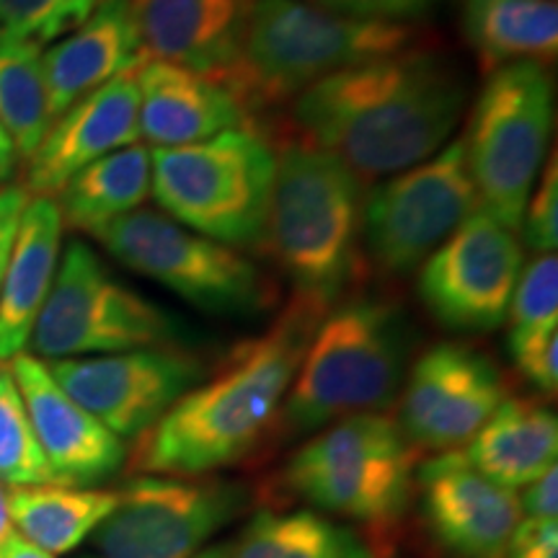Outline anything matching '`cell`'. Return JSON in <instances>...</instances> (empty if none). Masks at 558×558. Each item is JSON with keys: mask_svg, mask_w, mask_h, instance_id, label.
<instances>
[{"mask_svg": "<svg viewBox=\"0 0 558 558\" xmlns=\"http://www.w3.org/2000/svg\"><path fill=\"white\" fill-rule=\"evenodd\" d=\"M469 104L456 62L396 52L318 81L292 101L305 143L331 153L360 181L388 179L445 148Z\"/></svg>", "mask_w": 558, "mask_h": 558, "instance_id": "obj_1", "label": "cell"}, {"mask_svg": "<svg viewBox=\"0 0 558 558\" xmlns=\"http://www.w3.org/2000/svg\"><path fill=\"white\" fill-rule=\"evenodd\" d=\"M326 311L292 300L262 337L228 360L143 432L128 452L137 476L199 478L248 456L275 427L288 390Z\"/></svg>", "mask_w": 558, "mask_h": 558, "instance_id": "obj_2", "label": "cell"}, {"mask_svg": "<svg viewBox=\"0 0 558 558\" xmlns=\"http://www.w3.org/2000/svg\"><path fill=\"white\" fill-rule=\"evenodd\" d=\"M416 39L411 24L341 16L305 0H254L239 58L218 81L251 120L333 73L411 50Z\"/></svg>", "mask_w": 558, "mask_h": 558, "instance_id": "obj_3", "label": "cell"}, {"mask_svg": "<svg viewBox=\"0 0 558 558\" xmlns=\"http://www.w3.org/2000/svg\"><path fill=\"white\" fill-rule=\"evenodd\" d=\"M362 181L316 145L277 153L262 246L295 288V300L331 311L360 264Z\"/></svg>", "mask_w": 558, "mask_h": 558, "instance_id": "obj_4", "label": "cell"}, {"mask_svg": "<svg viewBox=\"0 0 558 558\" xmlns=\"http://www.w3.org/2000/svg\"><path fill=\"white\" fill-rule=\"evenodd\" d=\"M411 329L401 305L357 298L320 318L282 403L290 432L380 414L407 380Z\"/></svg>", "mask_w": 558, "mask_h": 558, "instance_id": "obj_5", "label": "cell"}, {"mask_svg": "<svg viewBox=\"0 0 558 558\" xmlns=\"http://www.w3.org/2000/svg\"><path fill=\"white\" fill-rule=\"evenodd\" d=\"M150 194L179 226L222 243H262L277 153L256 128H239L181 145L150 150Z\"/></svg>", "mask_w": 558, "mask_h": 558, "instance_id": "obj_6", "label": "cell"}, {"mask_svg": "<svg viewBox=\"0 0 558 558\" xmlns=\"http://www.w3.org/2000/svg\"><path fill=\"white\" fill-rule=\"evenodd\" d=\"M416 448L390 414H354L318 429L290 458L284 484L333 520L388 525L414 492Z\"/></svg>", "mask_w": 558, "mask_h": 558, "instance_id": "obj_7", "label": "cell"}, {"mask_svg": "<svg viewBox=\"0 0 558 558\" xmlns=\"http://www.w3.org/2000/svg\"><path fill=\"white\" fill-rule=\"evenodd\" d=\"M554 130V81L543 62L492 70L471 111L465 156L478 205L518 233Z\"/></svg>", "mask_w": 558, "mask_h": 558, "instance_id": "obj_8", "label": "cell"}, {"mask_svg": "<svg viewBox=\"0 0 558 558\" xmlns=\"http://www.w3.org/2000/svg\"><path fill=\"white\" fill-rule=\"evenodd\" d=\"M181 320L104 267L83 241L68 243L29 344L34 357L78 360L173 347Z\"/></svg>", "mask_w": 558, "mask_h": 558, "instance_id": "obj_9", "label": "cell"}, {"mask_svg": "<svg viewBox=\"0 0 558 558\" xmlns=\"http://www.w3.org/2000/svg\"><path fill=\"white\" fill-rule=\"evenodd\" d=\"M94 239L128 269L213 316H254L275 303V284L248 256L163 213L135 209L96 230Z\"/></svg>", "mask_w": 558, "mask_h": 558, "instance_id": "obj_10", "label": "cell"}, {"mask_svg": "<svg viewBox=\"0 0 558 558\" xmlns=\"http://www.w3.org/2000/svg\"><path fill=\"white\" fill-rule=\"evenodd\" d=\"M481 207L463 137L388 177L362 205V241L380 275H409Z\"/></svg>", "mask_w": 558, "mask_h": 558, "instance_id": "obj_11", "label": "cell"}, {"mask_svg": "<svg viewBox=\"0 0 558 558\" xmlns=\"http://www.w3.org/2000/svg\"><path fill=\"white\" fill-rule=\"evenodd\" d=\"M90 538L99 558H194L246 507V488L218 478L135 476Z\"/></svg>", "mask_w": 558, "mask_h": 558, "instance_id": "obj_12", "label": "cell"}, {"mask_svg": "<svg viewBox=\"0 0 558 558\" xmlns=\"http://www.w3.org/2000/svg\"><path fill=\"white\" fill-rule=\"evenodd\" d=\"M45 365L70 399L122 442L158 424L209 373L205 360L177 344Z\"/></svg>", "mask_w": 558, "mask_h": 558, "instance_id": "obj_13", "label": "cell"}, {"mask_svg": "<svg viewBox=\"0 0 558 558\" xmlns=\"http://www.w3.org/2000/svg\"><path fill=\"white\" fill-rule=\"evenodd\" d=\"M522 267L520 235L476 207L424 262L418 295L448 329L492 331L507 320Z\"/></svg>", "mask_w": 558, "mask_h": 558, "instance_id": "obj_14", "label": "cell"}, {"mask_svg": "<svg viewBox=\"0 0 558 558\" xmlns=\"http://www.w3.org/2000/svg\"><path fill=\"white\" fill-rule=\"evenodd\" d=\"M505 399L494 362L476 349L448 341L427 349L409 369L396 422L416 450L456 452Z\"/></svg>", "mask_w": 558, "mask_h": 558, "instance_id": "obj_15", "label": "cell"}, {"mask_svg": "<svg viewBox=\"0 0 558 558\" xmlns=\"http://www.w3.org/2000/svg\"><path fill=\"white\" fill-rule=\"evenodd\" d=\"M435 541L456 558H505L522 520L518 492L471 469L460 450L439 452L414 473Z\"/></svg>", "mask_w": 558, "mask_h": 558, "instance_id": "obj_16", "label": "cell"}, {"mask_svg": "<svg viewBox=\"0 0 558 558\" xmlns=\"http://www.w3.org/2000/svg\"><path fill=\"white\" fill-rule=\"evenodd\" d=\"M34 435L54 484L90 488L114 476L128 460V448L58 386L45 360L19 354L9 362Z\"/></svg>", "mask_w": 558, "mask_h": 558, "instance_id": "obj_17", "label": "cell"}, {"mask_svg": "<svg viewBox=\"0 0 558 558\" xmlns=\"http://www.w3.org/2000/svg\"><path fill=\"white\" fill-rule=\"evenodd\" d=\"M137 104V70H132L62 111L39 148L26 158L24 190L29 197L54 199L94 160L135 145L140 137Z\"/></svg>", "mask_w": 558, "mask_h": 558, "instance_id": "obj_18", "label": "cell"}, {"mask_svg": "<svg viewBox=\"0 0 558 558\" xmlns=\"http://www.w3.org/2000/svg\"><path fill=\"white\" fill-rule=\"evenodd\" d=\"M254 0H130L148 60L218 75L239 58Z\"/></svg>", "mask_w": 558, "mask_h": 558, "instance_id": "obj_19", "label": "cell"}, {"mask_svg": "<svg viewBox=\"0 0 558 558\" xmlns=\"http://www.w3.org/2000/svg\"><path fill=\"white\" fill-rule=\"evenodd\" d=\"M137 124L153 148H181L220 132L256 128L246 109L213 75L148 60L137 70Z\"/></svg>", "mask_w": 558, "mask_h": 558, "instance_id": "obj_20", "label": "cell"}, {"mask_svg": "<svg viewBox=\"0 0 558 558\" xmlns=\"http://www.w3.org/2000/svg\"><path fill=\"white\" fill-rule=\"evenodd\" d=\"M145 62L148 54L140 41L130 0H101L78 29L47 47L45 81L52 122L90 90L140 70Z\"/></svg>", "mask_w": 558, "mask_h": 558, "instance_id": "obj_21", "label": "cell"}, {"mask_svg": "<svg viewBox=\"0 0 558 558\" xmlns=\"http://www.w3.org/2000/svg\"><path fill=\"white\" fill-rule=\"evenodd\" d=\"M62 218L52 197H29L0 282V362L29 347L60 264Z\"/></svg>", "mask_w": 558, "mask_h": 558, "instance_id": "obj_22", "label": "cell"}, {"mask_svg": "<svg viewBox=\"0 0 558 558\" xmlns=\"http://www.w3.org/2000/svg\"><path fill=\"white\" fill-rule=\"evenodd\" d=\"M460 456L484 478L520 492L556 469L558 418L546 403L505 399Z\"/></svg>", "mask_w": 558, "mask_h": 558, "instance_id": "obj_23", "label": "cell"}, {"mask_svg": "<svg viewBox=\"0 0 558 558\" xmlns=\"http://www.w3.org/2000/svg\"><path fill=\"white\" fill-rule=\"evenodd\" d=\"M194 558H380L354 527L313 509L259 512Z\"/></svg>", "mask_w": 558, "mask_h": 558, "instance_id": "obj_24", "label": "cell"}, {"mask_svg": "<svg viewBox=\"0 0 558 558\" xmlns=\"http://www.w3.org/2000/svg\"><path fill=\"white\" fill-rule=\"evenodd\" d=\"M150 150L140 143L94 160L54 197L62 226L94 235L143 207L150 197Z\"/></svg>", "mask_w": 558, "mask_h": 558, "instance_id": "obj_25", "label": "cell"}, {"mask_svg": "<svg viewBox=\"0 0 558 558\" xmlns=\"http://www.w3.org/2000/svg\"><path fill=\"white\" fill-rule=\"evenodd\" d=\"M463 32L481 68L554 58L558 47L556 0H463Z\"/></svg>", "mask_w": 558, "mask_h": 558, "instance_id": "obj_26", "label": "cell"}, {"mask_svg": "<svg viewBox=\"0 0 558 558\" xmlns=\"http://www.w3.org/2000/svg\"><path fill=\"white\" fill-rule=\"evenodd\" d=\"M117 499V492L104 488L9 486V512L16 533L54 558L88 541L114 512Z\"/></svg>", "mask_w": 558, "mask_h": 558, "instance_id": "obj_27", "label": "cell"}, {"mask_svg": "<svg viewBox=\"0 0 558 558\" xmlns=\"http://www.w3.org/2000/svg\"><path fill=\"white\" fill-rule=\"evenodd\" d=\"M0 124L21 158H32L52 124L45 50L32 41H0Z\"/></svg>", "mask_w": 558, "mask_h": 558, "instance_id": "obj_28", "label": "cell"}, {"mask_svg": "<svg viewBox=\"0 0 558 558\" xmlns=\"http://www.w3.org/2000/svg\"><path fill=\"white\" fill-rule=\"evenodd\" d=\"M0 481L11 488L54 484L9 362H0Z\"/></svg>", "mask_w": 558, "mask_h": 558, "instance_id": "obj_29", "label": "cell"}, {"mask_svg": "<svg viewBox=\"0 0 558 558\" xmlns=\"http://www.w3.org/2000/svg\"><path fill=\"white\" fill-rule=\"evenodd\" d=\"M101 0H0V41L47 45L68 37Z\"/></svg>", "mask_w": 558, "mask_h": 558, "instance_id": "obj_30", "label": "cell"}, {"mask_svg": "<svg viewBox=\"0 0 558 558\" xmlns=\"http://www.w3.org/2000/svg\"><path fill=\"white\" fill-rule=\"evenodd\" d=\"M509 331H535L558 326V259L538 254L522 267L512 300H509Z\"/></svg>", "mask_w": 558, "mask_h": 558, "instance_id": "obj_31", "label": "cell"}, {"mask_svg": "<svg viewBox=\"0 0 558 558\" xmlns=\"http://www.w3.org/2000/svg\"><path fill=\"white\" fill-rule=\"evenodd\" d=\"M520 241L527 243L535 254H556L558 248V160L556 153H550L538 173L533 192L522 213Z\"/></svg>", "mask_w": 558, "mask_h": 558, "instance_id": "obj_32", "label": "cell"}, {"mask_svg": "<svg viewBox=\"0 0 558 558\" xmlns=\"http://www.w3.org/2000/svg\"><path fill=\"white\" fill-rule=\"evenodd\" d=\"M509 354L527 383L543 393L558 386V326L535 331H509Z\"/></svg>", "mask_w": 558, "mask_h": 558, "instance_id": "obj_33", "label": "cell"}, {"mask_svg": "<svg viewBox=\"0 0 558 558\" xmlns=\"http://www.w3.org/2000/svg\"><path fill=\"white\" fill-rule=\"evenodd\" d=\"M318 9L341 13V16L388 21V24H409L435 11L439 0H305Z\"/></svg>", "mask_w": 558, "mask_h": 558, "instance_id": "obj_34", "label": "cell"}, {"mask_svg": "<svg viewBox=\"0 0 558 558\" xmlns=\"http://www.w3.org/2000/svg\"><path fill=\"white\" fill-rule=\"evenodd\" d=\"M505 558H558V520L522 518Z\"/></svg>", "mask_w": 558, "mask_h": 558, "instance_id": "obj_35", "label": "cell"}, {"mask_svg": "<svg viewBox=\"0 0 558 558\" xmlns=\"http://www.w3.org/2000/svg\"><path fill=\"white\" fill-rule=\"evenodd\" d=\"M522 518L558 520V471L550 469L518 492Z\"/></svg>", "mask_w": 558, "mask_h": 558, "instance_id": "obj_36", "label": "cell"}, {"mask_svg": "<svg viewBox=\"0 0 558 558\" xmlns=\"http://www.w3.org/2000/svg\"><path fill=\"white\" fill-rule=\"evenodd\" d=\"M26 202H29V192L24 186H3L0 190V282H3L5 267H9L13 239H16Z\"/></svg>", "mask_w": 558, "mask_h": 558, "instance_id": "obj_37", "label": "cell"}, {"mask_svg": "<svg viewBox=\"0 0 558 558\" xmlns=\"http://www.w3.org/2000/svg\"><path fill=\"white\" fill-rule=\"evenodd\" d=\"M0 558H54V556L47 554V550L37 548L34 543L21 538V535L16 533L3 548H0Z\"/></svg>", "mask_w": 558, "mask_h": 558, "instance_id": "obj_38", "label": "cell"}, {"mask_svg": "<svg viewBox=\"0 0 558 558\" xmlns=\"http://www.w3.org/2000/svg\"><path fill=\"white\" fill-rule=\"evenodd\" d=\"M13 535H16V527H13V520L9 512V486L0 481V548H3Z\"/></svg>", "mask_w": 558, "mask_h": 558, "instance_id": "obj_39", "label": "cell"}, {"mask_svg": "<svg viewBox=\"0 0 558 558\" xmlns=\"http://www.w3.org/2000/svg\"><path fill=\"white\" fill-rule=\"evenodd\" d=\"M16 156L19 153H16V148H13L11 137L5 135L3 124H0V181L11 177L13 166H16Z\"/></svg>", "mask_w": 558, "mask_h": 558, "instance_id": "obj_40", "label": "cell"}, {"mask_svg": "<svg viewBox=\"0 0 558 558\" xmlns=\"http://www.w3.org/2000/svg\"><path fill=\"white\" fill-rule=\"evenodd\" d=\"M96 558H99V556H96Z\"/></svg>", "mask_w": 558, "mask_h": 558, "instance_id": "obj_41", "label": "cell"}]
</instances>
